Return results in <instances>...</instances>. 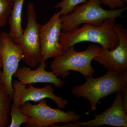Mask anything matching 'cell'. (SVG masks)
<instances>
[{
  "label": "cell",
  "mask_w": 127,
  "mask_h": 127,
  "mask_svg": "<svg viewBox=\"0 0 127 127\" xmlns=\"http://www.w3.org/2000/svg\"><path fill=\"white\" fill-rule=\"evenodd\" d=\"M94 118L81 122L79 121L65 124L60 127H96L109 125L127 127V89L116 93L112 105L100 114L94 113Z\"/></svg>",
  "instance_id": "obj_7"
},
{
  "label": "cell",
  "mask_w": 127,
  "mask_h": 127,
  "mask_svg": "<svg viewBox=\"0 0 127 127\" xmlns=\"http://www.w3.org/2000/svg\"><path fill=\"white\" fill-rule=\"evenodd\" d=\"M2 59H1V57L0 55V69L2 68ZM2 75V72L0 71V79Z\"/></svg>",
  "instance_id": "obj_19"
},
{
  "label": "cell",
  "mask_w": 127,
  "mask_h": 127,
  "mask_svg": "<svg viewBox=\"0 0 127 127\" xmlns=\"http://www.w3.org/2000/svg\"></svg>",
  "instance_id": "obj_21"
},
{
  "label": "cell",
  "mask_w": 127,
  "mask_h": 127,
  "mask_svg": "<svg viewBox=\"0 0 127 127\" xmlns=\"http://www.w3.org/2000/svg\"><path fill=\"white\" fill-rule=\"evenodd\" d=\"M12 100L5 87L0 84V127H9Z\"/></svg>",
  "instance_id": "obj_14"
},
{
  "label": "cell",
  "mask_w": 127,
  "mask_h": 127,
  "mask_svg": "<svg viewBox=\"0 0 127 127\" xmlns=\"http://www.w3.org/2000/svg\"><path fill=\"white\" fill-rule=\"evenodd\" d=\"M114 29L119 39L118 46L112 50L101 47L93 60L108 70L127 75V30L119 24H115Z\"/></svg>",
  "instance_id": "obj_9"
},
{
  "label": "cell",
  "mask_w": 127,
  "mask_h": 127,
  "mask_svg": "<svg viewBox=\"0 0 127 127\" xmlns=\"http://www.w3.org/2000/svg\"><path fill=\"white\" fill-rule=\"evenodd\" d=\"M102 4L107 5L111 10L123 8L125 4L122 0H101Z\"/></svg>",
  "instance_id": "obj_18"
},
{
  "label": "cell",
  "mask_w": 127,
  "mask_h": 127,
  "mask_svg": "<svg viewBox=\"0 0 127 127\" xmlns=\"http://www.w3.org/2000/svg\"><path fill=\"white\" fill-rule=\"evenodd\" d=\"M14 93L12 100L13 103L20 107L28 101L38 102L40 100L48 98L54 101L58 108H65L68 104V101L61 97L57 96L53 93V89L51 84H48L42 88L33 87L32 84L28 87L22 84L19 81L12 82Z\"/></svg>",
  "instance_id": "obj_11"
},
{
  "label": "cell",
  "mask_w": 127,
  "mask_h": 127,
  "mask_svg": "<svg viewBox=\"0 0 127 127\" xmlns=\"http://www.w3.org/2000/svg\"><path fill=\"white\" fill-rule=\"evenodd\" d=\"M102 4L101 0H88L82 5L75 7L70 14L61 15V31H69L83 24L100 26L107 18L123 17L122 13L127 9L125 6L115 10H106L101 7Z\"/></svg>",
  "instance_id": "obj_3"
},
{
  "label": "cell",
  "mask_w": 127,
  "mask_h": 127,
  "mask_svg": "<svg viewBox=\"0 0 127 127\" xmlns=\"http://www.w3.org/2000/svg\"><path fill=\"white\" fill-rule=\"evenodd\" d=\"M122 1L124 2L125 4L126 3V4H127V0H122Z\"/></svg>",
  "instance_id": "obj_20"
},
{
  "label": "cell",
  "mask_w": 127,
  "mask_h": 127,
  "mask_svg": "<svg viewBox=\"0 0 127 127\" xmlns=\"http://www.w3.org/2000/svg\"><path fill=\"white\" fill-rule=\"evenodd\" d=\"M97 45H91L82 51L75 50L74 45L54 58L51 63V70L57 76L65 78L71 71L78 72L86 77L92 76L95 70L91 65V62L101 50Z\"/></svg>",
  "instance_id": "obj_4"
},
{
  "label": "cell",
  "mask_w": 127,
  "mask_h": 127,
  "mask_svg": "<svg viewBox=\"0 0 127 127\" xmlns=\"http://www.w3.org/2000/svg\"><path fill=\"white\" fill-rule=\"evenodd\" d=\"M127 89V75L108 70L100 77H86L83 84L74 86L71 92L76 97H82L89 101L91 109L85 113L88 114L91 111H96L98 103L102 98Z\"/></svg>",
  "instance_id": "obj_2"
},
{
  "label": "cell",
  "mask_w": 127,
  "mask_h": 127,
  "mask_svg": "<svg viewBox=\"0 0 127 127\" xmlns=\"http://www.w3.org/2000/svg\"><path fill=\"white\" fill-rule=\"evenodd\" d=\"M47 64L45 61H42L35 70H31L27 67H19L14 74L15 77L22 84L27 85L37 83L52 84L58 88L63 86L65 82L52 71L46 70Z\"/></svg>",
  "instance_id": "obj_12"
},
{
  "label": "cell",
  "mask_w": 127,
  "mask_h": 127,
  "mask_svg": "<svg viewBox=\"0 0 127 127\" xmlns=\"http://www.w3.org/2000/svg\"><path fill=\"white\" fill-rule=\"evenodd\" d=\"M27 24L21 36L14 40L23 51L26 65L35 68L42 62L40 42L41 25L36 21V14L32 3L28 4L26 12Z\"/></svg>",
  "instance_id": "obj_6"
},
{
  "label": "cell",
  "mask_w": 127,
  "mask_h": 127,
  "mask_svg": "<svg viewBox=\"0 0 127 127\" xmlns=\"http://www.w3.org/2000/svg\"><path fill=\"white\" fill-rule=\"evenodd\" d=\"M115 18H108L101 25L94 26L84 24L81 27L67 32H62L60 36L63 52L68 48L83 42L100 44L101 47L109 50L118 46L119 39L114 29Z\"/></svg>",
  "instance_id": "obj_1"
},
{
  "label": "cell",
  "mask_w": 127,
  "mask_h": 127,
  "mask_svg": "<svg viewBox=\"0 0 127 127\" xmlns=\"http://www.w3.org/2000/svg\"><path fill=\"white\" fill-rule=\"evenodd\" d=\"M0 55L2 59V75L0 79L9 95L12 97L14 93L12 76L18 68L19 63L24 56L20 46L15 43L9 33L0 32Z\"/></svg>",
  "instance_id": "obj_8"
},
{
  "label": "cell",
  "mask_w": 127,
  "mask_h": 127,
  "mask_svg": "<svg viewBox=\"0 0 127 127\" xmlns=\"http://www.w3.org/2000/svg\"><path fill=\"white\" fill-rule=\"evenodd\" d=\"M13 5L8 21L9 34L14 40L20 38L23 34L21 21L22 10L25 0H13Z\"/></svg>",
  "instance_id": "obj_13"
},
{
  "label": "cell",
  "mask_w": 127,
  "mask_h": 127,
  "mask_svg": "<svg viewBox=\"0 0 127 127\" xmlns=\"http://www.w3.org/2000/svg\"><path fill=\"white\" fill-rule=\"evenodd\" d=\"M61 16L60 12H58L45 25H41L40 37L42 61L55 58L63 52L60 40Z\"/></svg>",
  "instance_id": "obj_10"
},
{
  "label": "cell",
  "mask_w": 127,
  "mask_h": 127,
  "mask_svg": "<svg viewBox=\"0 0 127 127\" xmlns=\"http://www.w3.org/2000/svg\"><path fill=\"white\" fill-rule=\"evenodd\" d=\"M10 115V127H20L22 124L27 123L29 118V116L22 113L20 107L14 103L11 104Z\"/></svg>",
  "instance_id": "obj_15"
},
{
  "label": "cell",
  "mask_w": 127,
  "mask_h": 127,
  "mask_svg": "<svg viewBox=\"0 0 127 127\" xmlns=\"http://www.w3.org/2000/svg\"><path fill=\"white\" fill-rule=\"evenodd\" d=\"M13 5L12 0H0V27L7 23Z\"/></svg>",
  "instance_id": "obj_17"
},
{
  "label": "cell",
  "mask_w": 127,
  "mask_h": 127,
  "mask_svg": "<svg viewBox=\"0 0 127 127\" xmlns=\"http://www.w3.org/2000/svg\"><path fill=\"white\" fill-rule=\"evenodd\" d=\"M22 112L29 116L25 127H52L55 124L68 123L79 121L83 115L75 111H64L52 108L48 105L47 100L42 99L37 104L28 101L20 107Z\"/></svg>",
  "instance_id": "obj_5"
},
{
  "label": "cell",
  "mask_w": 127,
  "mask_h": 127,
  "mask_svg": "<svg viewBox=\"0 0 127 127\" xmlns=\"http://www.w3.org/2000/svg\"><path fill=\"white\" fill-rule=\"evenodd\" d=\"M88 0H62L54 6V9L60 8L61 15L65 16L72 12L75 7L79 4H84Z\"/></svg>",
  "instance_id": "obj_16"
}]
</instances>
